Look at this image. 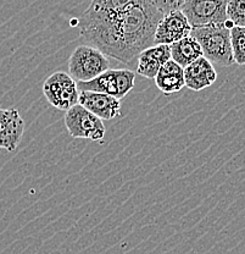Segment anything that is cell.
<instances>
[{"label": "cell", "mask_w": 245, "mask_h": 254, "mask_svg": "<svg viewBox=\"0 0 245 254\" xmlns=\"http://www.w3.org/2000/svg\"><path fill=\"white\" fill-rule=\"evenodd\" d=\"M231 46L234 63L245 65V27L233 26L231 28Z\"/></svg>", "instance_id": "16"}, {"label": "cell", "mask_w": 245, "mask_h": 254, "mask_svg": "<svg viewBox=\"0 0 245 254\" xmlns=\"http://www.w3.org/2000/svg\"><path fill=\"white\" fill-rule=\"evenodd\" d=\"M163 15L181 10L184 0H150Z\"/></svg>", "instance_id": "18"}, {"label": "cell", "mask_w": 245, "mask_h": 254, "mask_svg": "<svg viewBox=\"0 0 245 254\" xmlns=\"http://www.w3.org/2000/svg\"><path fill=\"white\" fill-rule=\"evenodd\" d=\"M78 104L101 120H112L121 115V102L117 98L98 92L81 91Z\"/></svg>", "instance_id": "10"}, {"label": "cell", "mask_w": 245, "mask_h": 254, "mask_svg": "<svg viewBox=\"0 0 245 254\" xmlns=\"http://www.w3.org/2000/svg\"><path fill=\"white\" fill-rule=\"evenodd\" d=\"M154 79L157 88L165 94L177 93L186 87L184 68L172 59L163 64Z\"/></svg>", "instance_id": "13"}, {"label": "cell", "mask_w": 245, "mask_h": 254, "mask_svg": "<svg viewBox=\"0 0 245 254\" xmlns=\"http://www.w3.org/2000/svg\"><path fill=\"white\" fill-rule=\"evenodd\" d=\"M65 126L73 138L91 139L93 142H104L105 129L101 119L92 114L80 104L73 105L65 114Z\"/></svg>", "instance_id": "5"}, {"label": "cell", "mask_w": 245, "mask_h": 254, "mask_svg": "<svg viewBox=\"0 0 245 254\" xmlns=\"http://www.w3.org/2000/svg\"><path fill=\"white\" fill-rule=\"evenodd\" d=\"M134 83L136 73L133 71L109 68L91 81L77 82V87L78 91L98 92L122 99L133 89Z\"/></svg>", "instance_id": "4"}, {"label": "cell", "mask_w": 245, "mask_h": 254, "mask_svg": "<svg viewBox=\"0 0 245 254\" xmlns=\"http://www.w3.org/2000/svg\"><path fill=\"white\" fill-rule=\"evenodd\" d=\"M171 60V50L167 44H155L147 48L137 58V73L154 79L163 64Z\"/></svg>", "instance_id": "11"}, {"label": "cell", "mask_w": 245, "mask_h": 254, "mask_svg": "<svg viewBox=\"0 0 245 254\" xmlns=\"http://www.w3.org/2000/svg\"><path fill=\"white\" fill-rule=\"evenodd\" d=\"M192 25L181 10L163 15L155 31V44L171 46L175 42L191 36Z\"/></svg>", "instance_id": "8"}, {"label": "cell", "mask_w": 245, "mask_h": 254, "mask_svg": "<svg viewBox=\"0 0 245 254\" xmlns=\"http://www.w3.org/2000/svg\"><path fill=\"white\" fill-rule=\"evenodd\" d=\"M25 132V120L15 108L0 109V149L15 152Z\"/></svg>", "instance_id": "9"}, {"label": "cell", "mask_w": 245, "mask_h": 254, "mask_svg": "<svg viewBox=\"0 0 245 254\" xmlns=\"http://www.w3.org/2000/svg\"><path fill=\"white\" fill-rule=\"evenodd\" d=\"M109 68V58L98 48L89 44L76 48L68 59L70 76L77 82L91 81Z\"/></svg>", "instance_id": "3"}, {"label": "cell", "mask_w": 245, "mask_h": 254, "mask_svg": "<svg viewBox=\"0 0 245 254\" xmlns=\"http://www.w3.org/2000/svg\"><path fill=\"white\" fill-rule=\"evenodd\" d=\"M43 94L50 104L57 110L67 111L78 104L80 91L70 73L57 71L51 73L43 83Z\"/></svg>", "instance_id": "6"}, {"label": "cell", "mask_w": 245, "mask_h": 254, "mask_svg": "<svg viewBox=\"0 0 245 254\" xmlns=\"http://www.w3.org/2000/svg\"><path fill=\"white\" fill-rule=\"evenodd\" d=\"M142 0H92L88 9L98 12H117L138 4Z\"/></svg>", "instance_id": "15"}, {"label": "cell", "mask_w": 245, "mask_h": 254, "mask_svg": "<svg viewBox=\"0 0 245 254\" xmlns=\"http://www.w3.org/2000/svg\"><path fill=\"white\" fill-rule=\"evenodd\" d=\"M162 17L150 0L117 12L87 9L80 18V37L107 58L132 65L143 50L155 46V31Z\"/></svg>", "instance_id": "1"}, {"label": "cell", "mask_w": 245, "mask_h": 254, "mask_svg": "<svg viewBox=\"0 0 245 254\" xmlns=\"http://www.w3.org/2000/svg\"><path fill=\"white\" fill-rule=\"evenodd\" d=\"M217 79L215 67L206 58L201 57L184 67V82L187 88L192 91H202L212 86Z\"/></svg>", "instance_id": "12"}, {"label": "cell", "mask_w": 245, "mask_h": 254, "mask_svg": "<svg viewBox=\"0 0 245 254\" xmlns=\"http://www.w3.org/2000/svg\"><path fill=\"white\" fill-rule=\"evenodd\" d=\"M226 11L232 26L245 27V0H228Z\"/></svg>", "instance_id": "17"}, {"label": "cell", "mask_w": 245, "mask_h": 254, "mask_svg": "<svg viewBox=\"0 0 245 254\" xmlns=\"http://www.w3.org/2000/svg\"><path fill=\"white\" fill-rule=\"evenodd\" d=\"M170 50L171 59L177 63L183 68L191 65L192 63H194L199 58L204 57L201 47L197 43L196 39L193 38L192 36L172 43L170 46Z\"/></svg>", "instance_id": "14"}, {"label": "cell", "mask_w": 245, "mask_h": 254, "mask_svg": "<svg viewBox=\"0 0 245 254\" xmlns=\"http://www.w3.org/2000/svg\"><path fill=\"white\" fill-rule=\"evenodd\" d=\"M231 23H217L192 28L191 36L196 38L202 50V55L212 65L228 67L234 63L231 46Z\"/></svg>", "instance_id": "2"}, {"label": "cell", "mask_w": 245, "mask_h": 254, "mask_svg": "<svg viewBox=\"0 0 245 254\" xmlns=\"http://www.w3.org/2000/svg\"><path fill=\"white\" fill-rule=\"evenodd\" d=\"M228 0H184L181 11L192 27L227 22Z\"/></svg>", "instance_id": "7"}]
</instances>
